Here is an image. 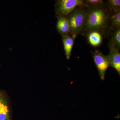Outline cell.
<instances>
[{"label": "cell", "mask_w": 120, "mask_h": 120, "mask_svg": "<svg viewBox=\"0 0 120 120\" xmlns=\"http://www.w3.org/2000/svg\"><path fill=\"white\" fill-rule=\"evenodd\" d=\"M103 34L98 31H92L86 35L90 45L94 47L99 46L102 43Z\"/></svg>", "instance_id": "cell-8"}, {"label": "cell", "mask_w": 120, "mask_h": 120, "mask_svg": "<svg viewBox=\"0 0 120 120\" xmlns=\"http://www.w3.org/2000/svg\"><path fill=\"white\" fill-rule=\"evenodd\" d=\"M87 6H79L66 16L69 22L70 32L69 35L77 36L80 34L84 25Z\"/></svg>", "instance_id": "cell-2"}, {"label": "cell", "mask_w": 120, "mask_h": 120, "mask_svg": "<svg viewBox=\"0 0 120 120\" xmlns=\"http://www.w3.org/2000/svg\"><path fill=\"white\" fill-rule=\"evenodd\" d=\"M106 4L87 6L85 22L80 34L86 36L88 32L98 31L103 34L110 31V20L112 14Z\"/></svg>", "instance_id": "cell-1"}, {"label": "cell", "mask_w": 120, "mask_h": 120, "mask_svg": "<svg viewBox=\"0 0 120 120\" xmlns=\"http://www.w3.org/2000/svg\"><path fill=\"white\" fill-rule=\"evenodd\" d=\"M2 104H3V103H2V100H1V98L0 97V108L1 107Z\"/></svg>", "instance_id": "cell-14"}, {"label": "cell", "mask_w": 120, "mask_h": 120, "mask_svg": "<svg viewBox=\"0 0 120 120\" xmlns=\"http://www.w3.org/2000/svg\"><path fill=\"white\" fill-rule=\"evenodd\" d=\"M8 107L3 103L0 108V120H8Z\"/></svg>", "instance_id": "cell-12"}, {"label": "cell", "mask_w": 120, "mask_h": 120, "mask_svg": "<svg viewBox=\"0 0 120 120\" xmlns=\"http://www.w3.org/2000/svg\"><path fill=\"white\" fill-rule=\"evenodd\" d=\"M86 5L83 0H60L56 4V11L57 17L66 16L75 9L79 6Z\"/></svg>", "instance_id": "cell-3"}, {"label": "cell", "mask_w": 120, "mask_h": 120, "mask_svg": "<svg viewBox=\"0 0 120 120\" xmlns=\"http://www.w3.org/2000/svg\"><path fill=\"white\" fill-rule=\"evenodd\" d=\"M56 26L58 32L62 37L69 35L70 32V25L66 16L58 17Z\"/></svg>", "instance_id": "cell-6"}, {"label": "cell", "mask_w": 120, "mask_h": 120, "mask_svg": "<svg viewBox=\"0 0 120 120\" xmlns=\"http://www.w3.org/2000/svg\"><path fill=\"white\" fill-rule=\"evenodd\" d=\"M105 3L112 13L120 11V0H108Z\"/></svg>", "instance_id": "cell-10"}, {"label": "cell", "mask_w": 120, "mask_h": 120, "mask_svg": "<svg viewBox=\"0 0 120 120\" xmlns=\"http://www.w3.org/2000/svg\"><path fill=\"white\" fill-rule=\"evenodd\" d=\"M110 41L118 51L120 49V28L114 31L112 34Z\"/></svg>", "instance_id": "cell-11"}, {"label": "cell", "mask_w": 120, "mask_h": 120, "mask_svg": "<svg viewBox=\"0 0 120 120\" xmlns=\"http://www.w3.org/2000/svg\"><path fill=\"white\" fill-rule=\"evenodd\" d=\"M84 3L87 6H90L103 4L105 3V2L102 0H84Z\"/></svg>", "instance_id": "cell-13"}, {"label": "cell", "mask_w": 120, "mask_h": 120, "mask_svg": "<svg viewBox=\"0 0 120 120\" xmlns=\"http://www.w3.org/2000/svg\"><path fill=\"white\" fill-rule=\"evenodd\" d=\"M76 37V35L74 34L69 35L68 36L62 37L65 53L68 60H69L71 57L74 42Z\"/></svg>", "instance_id": "cell-7"}, {"label": "cell", "mask_w": 120, "mask_h": 120, "mask_svg": "<svg viewBox=\"0 0 120 120\" xmlns=\"http://www.w3.org/2000/svg\"><path fill=\"white\" fill-rule=\"evenodd\" d=\"M109 50V56L110 66L115 69L120 75V54L110 40L108 46Z\"/></svg>", "instance_id": "cell-5"}, {"label": "cell", "mask_w": 120, "mask_h": 120, "mask_svg": "<svg viewBox=\"0 0 120 120\" xmlns=\"http://www.w3.org/2000/svg\"><path fill=\"white\" fill-rule=\"evenodd\" d=\"M92 57L101 79L104 80L107 69L110 66L109 56H105L98 50L92 53Z\"/></svg>", "instance_id": "cell-4"}, {"label": "cell", "mask_w": 120, "mask_h": 120, "mask_svg": "<svg viewBox=\"0 0 120 120\" xmlns=\"http://www.w3.org/2000/svg\"><path fill=\"white\" fill-rule=\"evenodd\" d=\"M110 31L120 28V11L112 14L110 20Z\"/></svg>", "instance_id": "cell-9"}]
</instances>
